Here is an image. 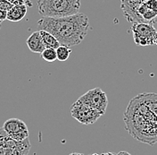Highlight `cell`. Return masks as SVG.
Wrapping results in <instances>:
<instances>
[{"instance_id":"cell-1","label":"cell","mask_w":157,"mask_h":155,"mask_svg":"<svg viewBox=\"0 0 157 155\" xmlns=\"http://www.w3.org/2000/svg\"><path fill=\"white\" fill-rule=\"evenodd\" d=\"M126 130L134 139L157 144V93L144 92L134 97L124 112Z\"/></svg>"},{"instance_id":"cell-2","label":"cell","mask_w":157,"mask_h":155,"mask_svg":"<svg viewBox=\"0 0 157 155\" xmlns=\"http://www.w3.org/2000/svg\"><path fill=\"white\" fill-rule=\"evenodd\" d=\"M38 29L53 34L60 45L72 47L80 44L89 30L88 17L83 13H77L64 17H42L38 21Z\"/></svg>"},{"instance_id":"cell-3","label":"cell","mask_w":157,"mask_h":155,"mask_svg":"<svg viewBox=\"0 0 157 155\" xmlns=\"http://www.w3.org/2000/svg\"><path fill=\"white\" fill-rule=\"evenodd\" d=\"M39 13L43 17H64L78 13L80 0H37Z\"/></svg>"},{"instance_id":"cell-4","label":"cell","mask_w":157,"mask_h":155,"mask_svg":"<svg viewBox=\"0 0 157 155\" xmlns=\"http://www.w3.org/2000/svg\"><path fill=\"white\" fill-rule=\"evenodd\" d=\"M30 147L29 138L23 141L14 140L0 127V155H29Z\"/></svg>"},{"instance_id":"cell-5","label":"cell","mask_w":157,"mask_h":155,"mask_svg":"<svg viewBox=\"0 0 157 155\" xmlns=\"http://www.w3.org/2000/svg\"><path fill=\"white\" fill-rule=\"evenodd\" d=\"M134 42L137 46H152L155 45V39L157 31L153 24L136 22L131 26Z\"/></svg>"},{"instance_id":"cell-6","label":"cell","mask_w":157,"mask_h":155,"mask_svg":"<svg viewBox=\"0 0 157 155\" xmlns=\"http://www.w3.org/2000/svg\"><path fill=\"white\" fill-rule=\"evenodd\" d=\"M76 101L98 109L103 115L105 114L108 106L106 93L98 87L88 91L86 93L78 98Z\"/></svg>"},{"instance_id":"cell-7","label":"cell","mask_w":157,"mask_h":155,"mask_svg":"<svg viewBox=\"0 0 157 155\" xmlns=\"http://www.w3.org/2000/svg\"><path fill=\"white\" fill-rule=\"evenodd\" d=\"M71 114L73 118L82 125H92L104 116L98 109L78 101H75L71 107Z\"/></svg>"},{"instance_id":"cell-8","label":"cell","mask_w":157,"mask_h":155,"mask_svg":"<svg viewBox=\"0 0 157 155\" xmlns=\"http://www.w3.org/2000/svg\"><path fill=\"white\" fill-rule=\"evenodd\" d=\"M3 129L8 136L17 141H23L29 138L28 126L19 118H10L7 119L4 125Z\"/></svg>"},{"instance_id":"cell-9","label":"cell","mask_w":157,"mask_h":155,"mask_svg":"<svg viewBox=\"0 0 157 155\" xmlns=\"http://www.w3.org/2000/svg\"><path fill=\"white\" fill-rule=\"evenodd\" d=\"M26 45L28 46L29 49L33 53H39L41 54L42 51L46 49L42 38L40 36L39 31H34L28 39H26Z\"/></svg>"},{"instance_id":"cell-10","label":"cell","mask_w":157,"mask_h":155,"mask_svg":"<svg viewBox=\"0 0 157 155\" xmlns=\"http://www.w3.org/2000/svg\"><path fill=\"white\" fill-rule=\"evenodd\" d=\"M148 0H121V8L127 21L130 19L137 7Z\"/></svg>"},{"instance_id":"cell-11","label":"cell","mask_w":157,"mask_h":155,"mask_svg":"<svg viewBox=\"0 0 157 155\" xmlns=\"http://www.w3.org/2000/svg\"><path fill=\"white\" fill-rule=\"evenodd\" d=\"M28 6L26 4L24 5H18V6H13L12 8L7 12L6 20L10 22H17L23 19L27 14Z\"/></svg>"},{"instance_id":"cell-12","label":"cell","mask_w":157,"mask_h":155,"mask_svg":"<svg viewBox=\"0 0 157 155\" xmlns=\"http://www.w3.org/2000/svg\"><path fill=\"white\" fill-rule=\"evenodd\" d=\"M39 33H40V36L42 38L43 43H44L46 48L56 49L60 46V43H59L57 39L53 34H51L50 32L47 31H44V30H40Z\"/></svg>"},{"instance_id":"cell-13","label":"cell","mask_w":157,"mask_h":155,"mask_svg":"<svg viewBox=\"0 0 157 155\" xmlns=\"http://www.w3.org/2000/svg\"><path fill=\"white\" fill-rule=\"evenodd\" d=\"M71 53V50L69 47L64 46V45H60L56 49V55H57V60L59 61H66L70 57Z\"/></svg>"},{"instance_id":"cell-14","label":"cell","mask_w":157,"mask_h":155,"mask_svg":"<svg viewBox=\"0 0 157 155\" xmlns=\"http://www.w3.org/2000/svg\"><path fill=\"white\" fill-rule=\"evenodd\" d=\"M41 57L42 58L47 61V62H55L57 59V55H56V49H49L46 48L42 51L41 53Z\"/></svg>"},{"instance_id":"cell-15","label":"cell","mask_w":157,"mask_h":155,"mask_svg":"<svg viewBox=\"0 0 157 155\" xmlns=\"http://www.w3.org/2000/svg\"><path fill=\"white\" fill-rule=\"evenodd\" d=\"M13 6H18V5H24L26 4L25 0H7Z\"/></svg>"},{"instance_id":"cell-16","label":"cell","mask_w":157,"mask_h":155,"mask_svg":"<svg viewBox=\"0 0 157 155\" xmlns=\"http://www.w3.org/2000/svg\"><path fill=\"white\" fill-rule=\"evenodd\" d=\"M6 15H7V12L4 11V10L0 7V23L3 21H5V20L6 19Z\"/></svg>"},{"instance_id":"cell-17","label":"cell","mask_w":157,"mask_h":155,"mask_svg":"<svg viewBox=\"0 0 157 155\" xmlns=\"http://www.w3.org/2000/svg\"><path fill=\"white\" fill-rule=\"evenodd\" d=\"M117 155H131L129 153H128L126 151H121L120 153H118Z\"/></svg>"},{"instance_id":"cell-18","label":"cell","mask_w":157,"mask_h":155,"mask_svg":"<svg viewBox=\"0 0 157 155\" xmlns=\"http://www.w3.org/2000/svg\"><path fill=\"white\" fill-rule=\"evenodd\" d=\"M100 155H117V154L113 153H102V154H100Z\"/></svg>"},{"instance_id":"cell-19","label":"cell","mask_w":157,"mask_h":155,"mask_svg":"<svg viewBox=\"0 0 157 155\" xmlns=\"http://www.w3.org/2000/svg\"><path fill=\"white\" fill-rule=\"evenodd\" d=\"M69 155H85L83 154V153H71V154Z\"/></svg>"},{"instance_id":"cell-20","label":"cell","mask_w":157,"mask_h":155,"mask_svg":"<svg viewBox=\"0 0 157 155\" xmlns=\"http://www.w3.org/2000/svg\"><path fill=\"white\" fill-rule=\"evenodd\" d=\"M155 45H156L157 46V35L156 37H155Z\"/></svg>"},{"instance_id":"cell-21","label":"cell","mask_w":157,"mask_h":155,"mask_svg":"<svg viewBox=\"0 0 157 155\" xmlns=\"http://www.w3.org/2000/svg\"><path fill=\"white\" fill-rule=\"evenodd\" d=\"M92 155H100V154H98V153H93Z\"/></svg>"}]
</instances>
